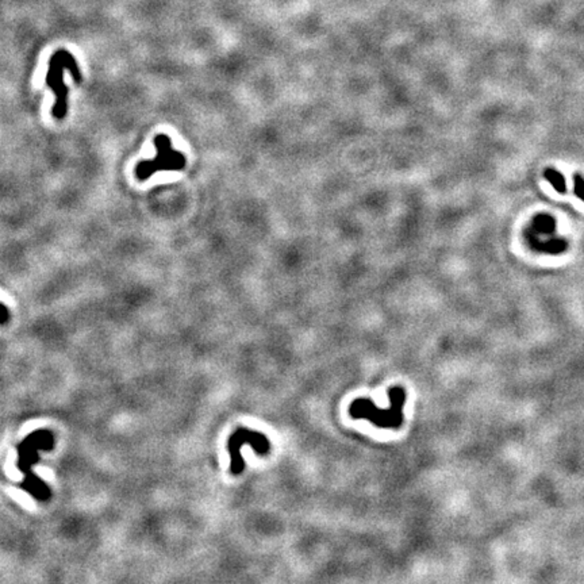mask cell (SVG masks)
I'll use <instances>...</instances> for the list:
<instances>
[{"mask_svg": "<svg viewBox=\"0 0 584 584\" xmlns=\"http://www.w3.org/2000/svg\"><path fill=\"white\" fill-rule=\"evenodd\" d=\"M537 248H540V251L547 253H560L566 251L567 248V241L556 238V239H551L545 244H538L536 245Z\"/></svg>", "mask_w": 584, "mask_h": 584, "instance_id": "obj_6", "label": "cell"}, {"mask_svg": "<svg viewBox=\"0 0 584 584\" xmlns=\"http://www.w3.org/2000/svg\"><path fill=\"white\" fill-rule=\"evenodd\" d=\"M535 227L541 234H551L554 232V220L549 215H538L535 221Z\"/></svg>", "mask_w": 584, "mask_h": 584, "instance_id": "obj_5", "label": "cell"}, {"mask_svg": "<svg viewBox=\"0 0 584 584\" xmlns=\"http://www.w3.org/2000/svg\"><path fill=\"white\" fill-rule=\"evenodd\" d=\"M573 192L584 202V177L582 174H576L573 176Z\"/></svg>", "mask_w": 584, "mask_h": 584, "instance_id": "obj_7", "label": "cell"}, {"mask_svg": "<svg viewBox=\"0 0 584 584\" xmlns=\"http://www.w3.org/2000/svg\"><path fill=\"white\" fill-rule=\"evenodd\" d=\"M47 84L56 95V102L53 105L52 114L56 119H63L68 114V87L64 83V69H68L76 83L81 81V73L76 60L71 56L69 52L59 50L49 64Z\"/></svg>", "mask_w": 584, "mask_h": 584, "instance_id": "obj_2", "label": "cell"}, {"mask_svg": "<svg viewBox=\"0 0 584 584\" xmlns=\"http://www.w3.org/2000/svg\"><path fill=\"white\" fill-rule=\"evenodd\" d=\"M544 176H545V179L552 184L553 189L557 191L559 193H566V192H567L566 179H564V176L560 174L557 169L548 168V169H545Z\"/></svg>", "mask_w": 584, "mask_h": 584, "instance_id": "obj_4", "label": "cell"}, {"mask_svg": "<svg viewBox=\"0 0 584 584\" xmlns=\"http://www.w3.org/2000/svg\"><path fill=\"white\" fill-rule=\"evenodd\" d=\"M157 156L153 160L140 161L136 167V177L143 181L152 177L157 171H181L187 165L186 156L172 148V141L165 134L155 137Z\"/></svg>", "mask_w": 584, "mask_h": 584, "instance_id": "obj_3", "label": "cell"}, {"mask_svg": "<svg viewBox=\"0 0 584 584\" xmlns=\"http://www.w3.org/2000/svg\"><path fill=\"white\" fill-rule=\"evenodd\" d=\"M390 407L380 409L372 399L359 398L352 402L349 414L354 419H368L375 427L381 429H398L403 424V407L406 403V391L400 386H394L388 390Z\"/></svg>", "mask_w": 584, "mask_h": 584, "instance_id": "obj_1", "label": "cell"}]
</instances>
